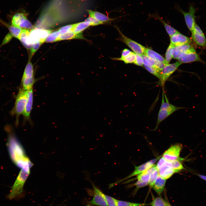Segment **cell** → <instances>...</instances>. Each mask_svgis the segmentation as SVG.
<instances>
[{"label":"cell","mask_w":206,"mask_h":206,"mask_svg":"<svg viewBox=\"0 0 206 206\" xmlns=\"http://www.w3.org/2000/svg\"><path fill=\"white\" fill-rule=\"evenodd\" d=\"M8 147L10 156L13 162L22 169L30 170L32 164L25 155L22 147L13 134H9Z\"/></svg>","instance_id":"cell-1"},{"label":"cell","mask_w":206,"mask_h":206,"mask_svg":"<svg viewBox=\"0 0 206 206\" xmlns=\"http://www.w3.org/2000/svg\"><path fill=\"white\" fill-rule=\"evenodd\" d=\"M29 173V170L21 169L7 196V198L11 200L21 196L23 193L24 184Z\"/></svg>","instance_id":"cell-2"},{"label":"cell","mask_w":206,"mask_h":206,"mask_svg":"<svg viewBox=\"0 0 206 206\" xmlns=\"http://www.w3.org/2000/svg\"><path fill=\"white\" fill-rule=\"evenodd\" d=\"M27 100V91L21 88L16 96L15 104L11 111V114L16 117V124H18L19 116L24 111Z\"/></svg>","instance_id":"cell-3"},{"label":"cell","mask_w":206,"mask_h":206,"mask_svg":"<svg viewBox=\"0 0 206 206\" xmlns=\"http://www.w3.org/2000/svg\"><path fill=\"white\" fill-rule=\"evenodd\" d=\"M174 8L175 9L183 15L186 25L190 31L192 32L196 24L195 13L196 9L192 5H190L188 12L185 11L177 4L175 5Z\"/></svg>","instance_id":"cell-4"},{"label":"cell","mask_w":206,"mask_h":206,"mask_svg":"<svg viewBox=\"0 0 206 206\" xmlns=\"http://www.w3.org/2000/svg\"><path fill=\"white\" fill-rule=\"evenodd\" d=\"M120 35V39L129 47L136 54L141 56L144 54L145 47L123 34L117 28Z\"/></svg>","instance_id":"cell-5"},{"label":"cell","mask_w":206,"mask_h":206,"mask_svg":"<svg viewBox=\"0 0 206 206\" xmlns=\"http://www.w3.org/2000/svg\"><path fill=\"white\" fill-rule=\"evenodd\" d=\"M177 59L182 64L195 62H203L193 47L187 51L181 54Z\"/></svg>","instance_id":"cell-6"},{"label":"cell","mask_w":206,"mask_h":206,"mask_svg":"<svg viewBox=\"0 0 206 206\" xmlns=\"http://www.w3.org/2000/svg\"><path fill=\"white\" fill-rule=\"evenodd\" d=\"M182 63L178 61L173 64H167L160 72V83L164 84L169 78L175 71Z\"/></svg>","instance_id":"cell-7"},{"label":"cell","mask_w":206,"mask_h":206,"mask_svg":"<svg viewBox=\"0 0 206 206\" xmlns=\"http://www.w3.org/2000/svg\"><path fill=\"white\" fill-rule=\"evenodd\" d=\"M159 157L157 158L150 160L138 166H134L135 169L132 172L126 177L122 179L116 181L113 184H114V185L117 184L124 180L135 175H138L148 169L154 165V164L159 159Z\"/></svg>","instance_id":"cell-8"},{"label":"cell","mask_w":206,"mask_h":206,"mask_svg":"<svg viewBox=\"0 0 206 206\" xmlns=\"http://www.w3.org/2000/svg\"><path fill=\"white\" fill-rule=\"evenodd\" d=\"M186 108L185 107L177 106L171 104L170 106L167 108L160 109L155 130H156L162 121L173 113L179 110Z\"/></svg>","instance_id":"cell-9"},{"label":"cell","mask_w":206,"mask_h":206,"mask_svg":"<svg viewBox=\"0 0 206 206\" xmlns=\"http://www.w3.org/2000/svg\"><path fill=\"white\" fill-rule=\"evenodd\" d=\"M182 147V146L181 144L172 145L163 153V157L169 161L179 159V156Z\"/></svg>","instance_id":"cell-10"},{"label":"cell","mask_w":206,"mask_h":206,"mask_svg":"<svg viewBox=\"0 0 206 206\" xmlns=\"http://www.w3.org/2000/svg\"><path fill=\"white\" fill-rule=\"evenodd\" d=\"M52 32L50 30L33 29L30 31V37L33 43L39 41L42 43L45 41L46 38Z\"/></svg>","instance_id":"cell-11"},{"label":"cell","mask_w":206,"mask_h":206,"mask_svg":"<svg viewBox=\"0 0 206 206\" xmlns=\"http://www.w3.org/2000/svg\"><path fill=\"white\" fill-rule=\"evenodd\" d=\"M158 171L159 175L166 180L171 177L174 173L179 171L172 168L171 161L167 160L158 169Z\"/></svg>","instance_id":"cell-12"},{"label":"cell","mask_w":206,"mask_h":206,"mask_svg":"<svg viewBox=\"0 0 206 206\" xmlns=\"http://www.w3.org/2000/svg\"><path fill=\"white\" fill-rule=\"evenodd\" d=\"M91 183L93 186L94 195L90 203L92 205L98 206H108L104 193L91 182Z\"/></svg>","instance_id":"cell-13"},{"label":"cell","mask_w":206,"mask_h":206,"mask_svg":"<svg viewBox=\"0 0 206 206\" xmlns=\"http://www.w3.org/2000/svg\"><path fill=\"white\" fill-rule=\"evenodd\" d=\"M33 102V88L27 91V100L23 115L25 121L31 122L30 114L32 110Z\"/></svg>","instance_id":"cell-14"},{"label":"cell","mask_w":206,"mask_h":206,"mask_svg":"<svg viewBox=\"0 0 206 206\" xmlns=\"http://www.w3.org/2000/svg\"><path fill=\"white\" fill-rule=\"evenodd\" d=\"M171 43L174 46L190 44L191 40L189 37L179 33L170 37Z\"/></svg>","instance_id":"cell-15"},{"label":"cell","mask_w":206,"mask_h":206,"mask_svg":"<svg viewBox=\"0 0 206 206\" xmlns=\"http://www.w3.org/2000/svg\"><path fill=\"white\" fill-rule=\"evenodd\" d=\"M30 31L29 29H22L18 38L23 45L27 49H31L33 43L30 37Z\"/></svg>","instance_id":"cell-16"},{"label":"cell","mask_w":206,"mask_h":206,"mask_svg":"<svg viewBox=\"0 0 206 206\" xmlns=\"http://www.w3.org/2000/svg\"><path fill=\"white\" fill-rule=\"evenodd\" d=\"M149 17L154 18L160 21L164 26L168 34L170 37L175 34L179 33L178 31L168 24L161 18L157 12L153 14H149Z\"/></svg>","instance_id":"cell-17"},{"label":"cell","mask_w":206,"mask_h":206,"mask_svg":"<svg viewBox=\"0 0 206 206\" xmlns=\"http://www.w3.org/2000/svg\"><path fill=\"white\" fill-rule=\"evenodd\" d=\"M166 182V179L158 175L152 188L158 195H160L164 191Z\"/></svg>","instance_id":"cell-18"},{"label":"cell","mask_w":206,"mask_h":206,"mask_svg":"<svg viewBox=\"0 0 206 206\" xmlns=\"http://www.w3.org/2000/svg\"><path fill=\"white\" fill-rule=\"evenodd\" d=\"M73 39H82L87 40V39L83 36L82 33L76 34L72 30H71L64 34H60L59 41Z\"/></svg>","instance_id":"cell-19"},{"label":"cell","mask_w":206,"mask_h":206,"mask_svg":"<svg viewBox=\"0 0 206 206\" xmlns=\"http://www.w3.org/2000/svg\"><path fill=\"white\" fill-rule=\"evenodd\" d=\"M191 38L198 46L206 48V39L204 34H200L192 31Z\"/></svg>","instance_id":"cell-20"},{"label":"cell","mask_w":206,"mask_h":206,"mask_svg":"<svg viewBox=\"0 0 206 206\" xmlns=\"http://www.w3.org/2000/svg\"><path fill=\"white\" fill-rule=\"evenodd\" d=\"M87 11L90 16L92 17L98 21L103 23L112 20L107 16L100 12L90 10H87Z\"/></svg>","instance_id":"cell-21"},{"label":"cell","mask_w":206,"mask_h":206,"mask_svg":"<svg viewBox=\"0 0 206 206\" xmlns=\"http://www.w3.org/2000/svg\"><path fill=\"white\" fill-rule=\"evenodd\" d=\"M144 54L155 61L169 64L162 56L151 49L146 48Z\"/></svg>","instance_id":"cell-22"},{"label":"cell","mask_w":206,"mask_h":206,"mask_svg":"<svg viewBox=\"0 0 206 206\" xmlns=\"http://www.w3.org/2000/svg\"><path fill=\"white\" fill-rule=\"evenodd\" d=\"M192 47L190 44L174 46L173 51V58L177 59L181 54L187 51Z\"/></svg>","instance_id":"cell-23"},{"label":"cell","mask_w":206,"mask_h":206,"mask_svg":"<svg viewBox=\"0 0 206 206\" xmlns=\"http://www.w3.org/2000/svg\"><path fill=\"white\" fill-rule=\"evenodd\" d=\"M36 81L34 77L31 78L22 77L21 88L25 90H29L33 88Z\"/></svg>","instance_id":"cell-24"},{"label":"cell","mask_w":206,"mask_h":206,"mask_svg":"<svg viewBox=\"0 0 206 206\" xmlns=\"http://www.w3.org/2000/svg\"><path fill=\"white\" fill-rule=\"evenodd\" d=\"M0 22L6 26L9 30L10 33L13 37L18 39L21 31L22 29L6 23L0 18Z\"/></svg>","instance_id":"cell-25"},{"label":"cell","mask_w":206,"mask_h":206,"mask_svg":"<svg viewBox=\"0 0 206 206\" xmlns=\"http://www.w3.org/2000/svg\"><path fill=\"white\" fill-rule=\"evenodd\" d=\"M90 25V22L87 21H85L75 24V26L72 31L76 34H78L81 33L87 29Z\"/></svg>","instance_id":"cell-26"},{"label":"cell","mask_w":206,"mask_h":206,"mask_svg":"<svg viewBox=\"0 0 206 206\" xmlns=\"http://www.w3.org/2000/svg\"><path fill=\"white\" fill-rule=\"evenodd\" d=\"M25 14L22 13H17L14 15L11 19V25L17 27L21 22L26 17Z\"/></svg>","instance_id":"cell-27"},{"label":"cell","mask_w":206,"mask_h":206,"mask_svg":"<svg viewBox=\"0 0 206 206\" xmlns=\"http://www.w3.org/2000/svg\"><path fill=\"white\" fill-rule=\"evenodd\" d=\"M136 58V54L132 52L128 56L124 57L114 58L111 59L114 60L122 61L126 64L133 63Z\"/></svg>","instance_id":"cell-28"},{"label":"cell","mask_w":206,"mask_h":206,"mask_svg":"<svg viewBox=\"0 0 206 206\" xmlns=\"http://www.w3.org/2000/svg\"><path fill=\"white\" fill-rule=\"evenodd\" d=\"M34 77V72L33 65L29 60L25 69L22 77L31 78Z\"/></svg>","instance_id":"cell-29"},{"label":"cell","mask_w":206,"mask_h":206,"mask_svg":"<svg viewBox=\"0 0 206 206\" xmlns=\"http://www.w3.org/2000/svg\"><path fill=\"white\" fill-rule=\"evenodd\" d=\"M167 202L160 196L154 198L150 204L151 206H167Z\"/></svg>","instance_id":"cell-30"},{"label":"cell","mask_w":206,"mask_h":206,"mask_svg":"<svg viewBox=\"0 0 206 206\" xmlns=\"http://www.w3.org/2000/svg\"><path fill=\"white\" fill-rule=\"evenodd\" d=\"M60 33L58 31L52 32L46 38L45 41L52 42L59 41Z\"/></svg>","instance_id":"cell-31"},{"label":"cell","mask_w":206,"mask_h":206,"mask_svg":"<svg viewBox=\"0 0 206 206\" xmlns=\"http://www.w3.org/2000/svg\"><path fill=\"white\" fill-rule=\"evenodd\" d=\"M19 27L28 29H32L33 26L31 23L27 19L26 17L21 21L20 23Z\"/></svg>","instance_id":"cell-32"},{"label":"cell","mask_w":206,"mask_h":206,"mask_svg":"<svg viewBox=\"0 0 206 206\" xmlns=\"http://www.w3.org/2000/svg\"><path fill=\"white\" fill-rule=\"evenodd\" d=\"M174 46L170 43L167 48L165 60L168 64L170 62L173 58V51Z\"/></svg>","instance_id":"cell-33"},{"label":"cell","mask_w":206,"mask_h":206,"mask_svg":"<svg viewBox=\"0 0 206 206\" xmlns=\"http://www.w3.org/2000/svg\"><path fill=\"white\" fill-rule=\"evenodd\" d=\"M141 56L142 58L143 63L144 65L153 67L154 66L156 61L152 59L145 54H143Z\"/></svg>","instance_id":"cell-34"},{"label":"cell","mask_w":206,"mask_h":206,"mask_svg":"<svg viewBox=\"0 0 206 206\" xmlns=\"http://www.w3.org/2000/svg\"><path fill=\"white\" fill-rule=\"evenodd\" d=\"M180 160H181L178 159L171 161L172 167L174 169L179 171L184 169V168L180 162Z\"/></svg>","instance_id":"cell-35"},{"label":"cell","mask_w":206,"mask_h":206,"mask_svg":"<svg viewBox=\"0 0 206 206\" xmlns=\"http://www.w3.org/2000/svg\"><path fill=\"white\" fill-rule=\"evenodd\" d=\"M104 195L108 206H117L118 200L104 193Z\"/></svg>","instance_id":"cell-36"},{"label":"cell","mask_w":206,"mask_h":206,"mask_svg":"<svg viewBox=\"0 0 206 206\" xmlns=\"http://www.w3.org/2000/svg\"><path fill=\"white\" fill-rule=\"evenodd\" d=\"M144 205V204L142 203L117 200V206H142Z\"/></svg>","instance_id":"cell-37"},{"label":"cell","mask_w":206,"mask_h":206,"mask_svg":"<svg viewBox=\"0 0 206 206\" xmlns=\"http://www.w3.org/2000/svg\"><path fill=\"white\" fill-rule=\"evenodd\" d=\"M158 175V171L157 169H156L151 173L148 184L150 187H152Z\"/></svg>","instance_id":"cell-38"},{"label":"cell","mask_w":206,"mask_h":206,"mask_svg":"<svg viewBox=\"0 0 206 206\" xmlns=\"http://www.w3.org/2000/svg\"><path fill=\"white\" fill-rule=\"evenodd\" d=\"M144 67L149 72L156 77L159 79H160L159 74L154 67L144 65Z\"/></svg>","instance_id":"cell-39"},{"label":"cell","mask_w":206,"mask_h":206,"mask_svg":"<svg viewBox=\"0 0 206 206\" xmlns=\"http://www.w3.org/2000/svg\"><path fill=\"white\" fill-rule=\"evenodd\" d=\"M75 24L66 25L60 28L58 30L60 34H63L68 31L73 30Z\"/></svg>","instance_id":"cell-40"},{"label":"cell","mask_w":206,"mask_h":206,"mask_svg":"<svg viewBox=\"0 0 206 206\" xmlns=\"http://www.w3.org/2000/svg\"><path fill=\"white\" fill-rule=\"evenodd\" d=\"M42 43L39 41H37L33 43L30 52V58H31L32 55L37 50Z\"/></svg>","instance_id":"cell-41"},{"label":"cell","mask_w":206,"mask_h":206,"mask_svg":"<svg viewBox=\"0 0 206 206\" xmlns=\"http://www.w3.org/2000/svg\"><path fill=\"white\" fill-rule=\"evenodd\" d=\"M167 64L163 62L156 61L154 65L153 66L156 70L159 73L163 69Z\"/></svg>","instance_id":"cell-42"},{"label":"cell","mask_w":206,"mask_h":206,"mask_svg":"<svg viewBox=\"0 0 206 206\" xmlns=\"http://www.w3.org/2000/svg\"><path fill=\"white\" fill-rule=\"evenodd\" d=\"M85 20L89 21L90 23L91 26H96L103 24L90 16L87 18Z\"/></svg>","instance_id":"cell-43"},{"label":"cell","mask_w":206,"mask_h":206,"mask_svg":"<svg viewBox=\"0 0 206 206\" xmlns=\"http://www.w3.org/2000/svg\"><path fill=\"white\" fill-rule=\"evenodd\" d=\"M136 59L133 63L138 66H142L143 63L141 56L136 54Z\"/></svg>","instance_id":"cell-44"},{"label":"cell","mask_w":206,"mask_h":206,"mask_svg":"<svg viewBox=\"0 0 206 206\" xmlns=\"http://www.w3.org/2000/svg\"><path fill=\"white\" fill-rule=\"evenodd\" d=\"M12 37V35L10 33H8L5 37L0 47H1L9 42L11 39Z\"/></svg>","instance_id":"cell-45"},{"label":"cell","mask_w":206,"mask_h":206,"mask_svg":"<svg viewBox=\"0 0 206 206\" xmlns=\"http://www.w3.org/2000/svg\"><path fill=\"white\" fill-rule=\"evenodd\" d=\"M148 185V183L142 182L137 180V181L134 183V185H135L136 186L135 191H137L139 188L146 186Z\"/></svg>","instance_id":"cell-46"},{"label":"cell","mask_w":206,"mask_h":206,"mask_svg":"<svg viewBox=\"0 0 206 206\" xmlns=\"http://www.w3.org/2000/svg\"><path fill=\"white\" fill-rule=\"evenodd\" d=\"M131 52H132L128 49H124L122 52L121 57H124L130 55Z\"/></svg>","instance_id":"cell-47"},{"label":"cell","mask_w":206,"mask_h":206,"mask_svg":"<svg viewBox=\"0 0 206 206\" xmlns=\"http://www.w3.org/2000/svg\"><path fill=\"white\" fill-rule=\"evenodd\" d=\"M197 175L202 179L206 181V176L200 174H197Z\"/></svg>","instance_id":"cell-48"},{"label":"cell","mask_w":206,"mask_h":206,"mask_svg":"<svg viewBox=\"0 0 206 206\" xmlns=\"http://www.w3.org/2000/svg\"><path fill=\"white\" fill-rule=\"evenodd\" d=\"M167 206H171L168 202H167Z\"/></svg>","instance_id":"cell-49"},{"label":"cell","mask_w":206,"mask_h":206,"mask_svg":"<svg viewBox=\"0 0 206 206\" xmlns=\"http://www.w3.org/2000/svg\"><path fill=\"white\" fill-rule=\"evenodd\" d=\"M87 206H90L89 205H88Z\"/></svg>","instance_id":"cell-50"}]
</instances>
